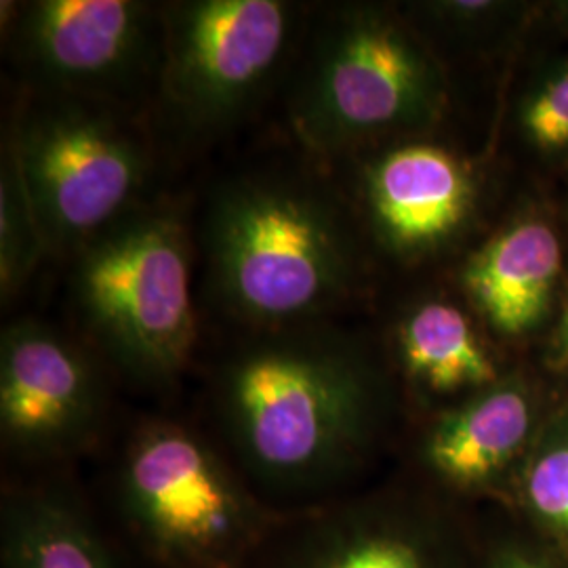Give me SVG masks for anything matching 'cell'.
Here are the masks:
<instances>
[{"label":"cell","instance_id":"obj_1","mask_svg":"<svg viewBox=\"0 0 568 568\" xmlns=\"http://www.w3.org/2000/svg\"><path fill=\"white\" fill-rule=\"evenodd\" d=\"M386 403L382 375L342 331H251L206 375L204 426L284 514L352 493Z\"/></svg>","mask_w":568,"mask_h":568},{"label":"cell","instance_id":"obj_2","mask_svg":"<svg viewBox=\"0 0 568 568\" xmlns=\"http://www.w3.org/2000/svg\"><path fill=\"white\" fill-rule=\"evenodd\" d=\"M203 246L215 302L253 331L326 323L361 284L344 204L304 171L260 169L222 183Z\"/></svg>","mask_w":568,"mask_h":568},{"label":"cell","instance_id":"obj_3","mask_svg":"<svg viewBox=\"0 0 568 568\" xmlns=\"http://www.w3.org/2000/svg\"><path fill=\"white\" fill-rule=\"evenodd\" d=\"M93 499L133 568H251L283 516L206 426L166 413L129 426Z\"/></svg>","mask_w":568,"mask_h":568},{"label":"cell","instance_id":"obj_4","mask_svg":"<svg viewBox=\"0 0 568 568\" xmlns=\"http://www.w3.org/2000/svg\"><path fill=\"white\" fill-rule=\"evenodd\" d=\"M70 300L89 345L124 384L171 392L199 342L192 244L173 204L143 203L72 257Z\"/></svg>","mask_w":568,"mask_h":568},{"label":"cell","instance_id":"obj_5","mask_svg":"<svg viewBox=\"0 0 568 568\" xmlns=\"http://www.w3.org/2000/svg\"><path fill=\"white\" fill-rule=\"evenodd\" d=\"M288 124L307 152L337 156L434 121L445 87L434 58L403 21L342 7L302 42Z\"/></svg>","mask_w":568,"mask_h":568},{"label":"cell","instance_id":"obj_6","mask_svg":"<svg viewBox=\"0 0 568 568\" xmlns=\"http://www.w3.org/2000/svg\"><path fill=\"white\" fill-rule=\"evenodd\" d=\"M9 143L53 257L72 260L143 204L154 161L131 110L30 93Z\"/></svg>","mask_w":568,"mask_h":568},{"label":"cell","instance_id":"obj_7","mask_svg":"<svg viewBox=\"0 0 568 568\" xmlns=\"http://www.w3.org/2000/svg\"><path fill=\"white\" fill-rule=\"evenodd\" d=\"M163 11L154 98L175 129L194 138L253 114L304 42L305 11L283 0H185Z\"/></svg>","mask_w":568,"mask_h":568},{"label":"cell","instance_id":"obj_8","mask_svg":"<svg viewBox=\"0 0 568 568\" xmlns=\"http://www.w3.org/2000/svg\"><path fill=\"white\" fill-rule=\"evenodd\" d=\"M9 53L30 93L135 110L159 87L163 4L34 0L9 4Z\"/></svg>","mask_w":568,"mask_h":568},{"label":"cell","instance_id":"obj_9","mask_svg":"<svg viewBox=\"0 0 568 568\" xmlns=\"http://www.w3.org/2000/svg\"><path fill=\"white\" fill-rule=\"evenodd\" d=\"M112 371L84 344L34 318L0 337V443L13 474L72 469L103 447Z\"/></svg>","mask_w":568,"mask_h":568},{"label":"cell","instance_id":"obj_10","mask_svg":"<svg viewBox=\"0 0 568 568\" xmlns=\"http://www.w3.org/2000/svg\"><path fill=\"white\" fill-rule=\"evenodd\" d=\"M436 532L415 511L347 493L284 511L251 568H450Z\"/></svg>","mask_w":568,"mask_h":568},{"label":"cell","instance_id":"obj_11","mask_svg":"<svg viewBox=\"0 0 568 568\" xmlns=\"http://www.w3.org/2000/svg\"><path fill=\"white\" fill-rule=\"evenodd\" d=\"M0 568H133L74 469L9 474L0 490Z\"/></svg>","mask_w":568,"mask_h":568},{"label":"cell","instance_id":"obj_12","mask_svg":"<svg viewBox=\"0 0 568 568\" xmlns=\"http://www.w3.org/2000/svg\"><path fill=\"white\" fill-rule=\"evenodd\" d=\"M361 194L375 236L398 255H424L466 224L474 180L455 154L426 142L394 145L366 164Z\"/></svg>","mask_w":568,"mask_h":568},{"label":"cell","instance_id":"obj_13","mask_svg":"<svg viewBox=\"0 0 568 568\" xmlns=\"http://www.w3.org/2000/svg\"><path fill=\"white\" fill-rule=\"evenodd\" d=\"M532 424L528 396L514 384H495L450 406L422 440L427 474L450 490L493 483L527 443Z\"/></svg>","mask_w":568,"mask_h":568},{"label":"cell","instance_id":"obj_14","mask_svg":"<svg viewBox=\"0 0 568 568\" xmlns=\"http://www.w3.org/2000/svg\"><path fill=\"white\" fill-rule=\"evenodd\" d=\"M560 265L556 232L530 220L509 225L488 241L467 262L464 284L493 328L514 337L541 321Z\"/></svg>","mask_w":568,"mask_h":568},{"label":"cell","instance_id":"obj_15","mask_svg":"<svg viewBox=\"0 0 568 568\" xmlns=\"http://www.w3.org/2000/svg\"><path fill=\"white\" fill-rule=\"evenodd\" d=\"M398 361L408 384L429 398L476 394L497 384V368L464 310L427 300L398 326Z\"/></svg>","mask_w":568,"mask_h":568},{"label":"cell","instance_id":"obj_16","mask_svg":"<svg viewBox=\"0 0 568 568\" xmlns=\"http://www.w3.org/2000/svg\"><path fill=\"white\" fill-rule=\"evenodd\" d=\"M49 255L41 222L21 178L20 164L9 140L0 163V295L13 302Z\"/></svg>","mask_w":568,"mask_h":568},{"label":"cell","instance_id":"obj_17","mask_svg":"<svg viewBox=\"0 0 568 568\" xmlns=\"http://www.w3.org/2000/svg\"><path fill=\"white\" fill-rule=\"evenodd\" d=\"M525 493L532 511L568 539V429L539 448L525 476Z\"/></svg>","mask_w":568,"mask_h":568},{"label":"cell","instance_id":"obj_18","mask_svg":"<svg viewBox=\"0 0 568 568\" xmlns=\"http://www.w3.org/2000/svg\"><path fill=\"white\" fill-rule=\"evenodd\" d=\"M523 124L537 148L549 152L568 148V68L539 84L525 105Z\"/></svg>","mask_w":568,"mask_h":568},{"label":"cell","instance_id":"obj_19","mask_svg":"<svg viewBox=\"0 0 568 568\" xmlns=\"http://www.w3.org/2000/svg\"><path fill=\"white\" fill-rule=\"evenodd\" d=\"M490 568H551L546 562H539V560H535V558H528V556H523V554H514V551H504V554H499L495 560H493V565Z\"/></svg>","mask_w":568,"mask_h":568},{"label":"cell","instance_id":"obj_20","mask_svg":"<svg viewBox=\"0 0 568 568\" xmlns=\"http://www.w3.org/2000/svg\"><path fill=\"white\" fill-rule=\"evenodd\" d=\"M565 333H567V342H568V310H567V323H565Z\"/></svg>","mask_w":568,"mask_h":568}]
</instances>
